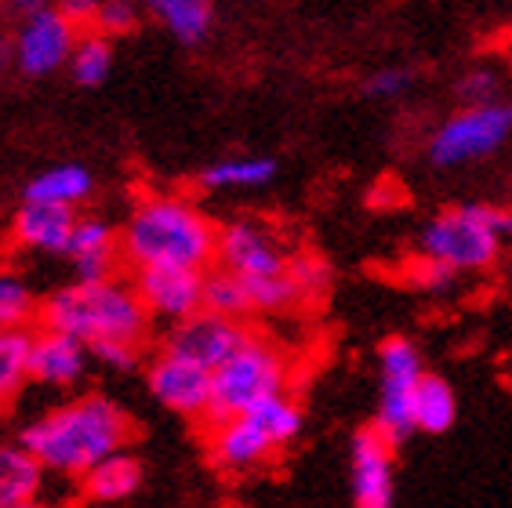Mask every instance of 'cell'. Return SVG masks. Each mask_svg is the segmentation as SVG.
I'll return each mask as SVG.
<instances>
[{"label":"cell","instance_id":"6da1fadb","mask_svg":"<svg viewBox=\"0 0 512 508\" xmlns=\"http://www.w3.org/2000/svg\"><path fill=\"white\" fill-rule=\"evenodd\" d=\"M135 432V418L117 400H109L106 392H84L30 421L19 447L30 450L44 472L80 479L99 461L128 450Z\"/></svg>","mask_w":512,"mask_h":508},{"label":"cell","instance_id":"7a4b0ae2","mask_svg":"<svg viewBox=\"0 0 512 508\" xmlns=\"http://www.w3.org/2000/svg\"><path fill=\"white\" fill-rule=\"evenodd\" d=\"M120 258L131 269L178 265L207 273L218 258V225L186 196L149 193L120 229Z\"/></svg>","mask_w":512,"mask_h":508},{"label":"cell","instance_id":"3957f363","mask_svg":"<svg viewBox=\"0 0 512 508\" xmlns=\"http://www.w3.org/2000/svg\"><path fill=\"white\" fill-rule=\"evenodd\" d=\"M40 331H55L66 338H77L80 345L124 342L146 345L153 320L146 305L131 287V280H106V284H66L40 298Z\"/></svg>","mask_w":512,"mask_h":508},{"label":"cell","instance_id":"277c9868","mask_svg":"<svg viewBox=\"0 0 512 508\" xmlns=\"http://www.w3.org/2000/svg\"><path fill=\"white\" fill-rule=\"evenodd\" d=\"M512 236V207L502 204H458L433 215L418 233V251L429 262L447 265L451 273L491 269Z\"/></svg>","mask_w":512,"mask_h":508},{"label":"cell","instance_id":"5b68a950","mask_svg":"<svg viewBox=\"0 0 512 508\" xmlns=\"http://www.w3.org/2000/svg\"><path fill=\"white\" fill-rule=\"evenodd\" d=\"M291 392V360L266 334L251 331L222 367L211 371V403H207L204 425H226L244 418L269 396Z\"/></svg>","mask_w":512,"mask_h":508},{"label":"cell","instance_id":"8992f818","mask_svg":"<svg viewBox=\"0 0 512 508\" xmlns=\"http://www.w3.org/2000/svg\"><path fill=\"white\" fill-rule=\"evenodd\" d=\"M512 138V102H483V106H462L458 113L436 127L429 138L425 157L440 171L476 164L505 146Z\"/></svg>","mask_w":512,"mask_h":508},{"label":"cell","instance_id":"52a82bcc","mask_svg":"<svg viewBox=\"0 0 512 508\" xmlns=\"http://www.w3.org/2000/svg\"><path fill=\"white\" fill-rule=\"evenodd\" d=\"M291 251L284 247V236L262 218H237L218 229V258L215 265L240 280H266L284 276Z\"/></svg>","mask_w":512,"mask_h":508},{"label":"cell","instance_id":"ba28073f","mask_svg":"<svg viewBox=\"0 0 512 508\" xmlns=\"http://www.w3.org/2000/svg\"><path fill=\"white\" fill-rule=\"evenodd\" d=\"M146 389L149 396L186 421H204L207 403H211V371L200 363L178 356V352L160 349L146 367Z\"/></svg>","mask_w":512,"mask_h":508},{"label":"cell","instance_id":"9c48e42d","mask_svg":"<svg viewBox=\"0 0 512 508\" xmlns=\"http://www.w3.org/2000/svg\"><path fill=\"white\" fill-rule=\"evenodd\" d=\"M131 287L146 305L149 320L186 323L189 316L204 313V273L200 269H178V265H153L135 269Z\"/></svg>","mask_w":512,"mask_h":508},{"label":"cell","instance_id":"30bf717a","mask_svg":"<svg viewBox=\"0 0 512 508\" xmlns=\"http://www.w3.org/2000/svg\"><path fill=\"white\" fill-rule=\"evenodd\" d=\"M349 490L353 508H396V450L371 425L349 440Z\"/></svg>","mask_w":512,"mask_h":508},{"label":"cell","instance_id":"8fae6325","mask_svg":"<svg viewBox=\"0 0 512 508\" xmlns=\"http://www.w3.org/2000/svg\"><path fill=\"white\" fill-rule=\"evenodd\" d=\"M77 26L62 19L59 11H40L33 19H22V30L15 33V69L22 77H51L55 69L69 66V55L77 48Z\"/></svg>","mask_w":512,"mask_h":508},{"label":"cell","instance_id":"7c38bea8","mask_svg":"<svg viewBox=\"0 0 512 508\" xmlns=\"http://www.w3.org/2000/svg\"><path fill=\"white\" fill-rule=\"evenodd\" d=\"M251 334L247 323L226 320L215 313H197L189 316L186 323H175L164 338V349L186 356V360L200 363L204 371H215L244 345V338Z\"/></svg>","mask_w":512,"mask_h":508},{"label":"cell","instance_id":"4fadbf2b","mask_svg":"<svg viewBox=\"0 0 512 508\" xmlns=\"http://www.w3.org/2000/svg\"><path fill=\"white\" fill-rule=\"evenodd\" d=\"M273 454V440L251 414L207 429V461L226 476H244V472L262 469Z\"/></svg>","mask_w":512,"mask_h":508},{"label":"cell","instance_id":"5bb4252c","mask_svg":"<svg viewBox=\"0 0 512 508\" xmlns=\"http://www.w3.org/2000/svg\"><path fill=\"white\" fill-rule=\"evenodd\" d=\"M66 258L73 262L77 284H106V280H117L120 229H113V222H106L102 215H77Z\"/></svg>","mask_w":512,"mask_h":508},{"label":"cell","instance_id":"9a60e30c","mask_svg":"<svg viewBox=\"0 0 512 508\" xmlns=\"http://www.w3.org/2000/svg\"><path fill=\"white\" fill-rule=\"evenodd\" d=\"M91 352L77 338L55 331H33L30 338V381L48 389H73L88 374Z\"/></svg>","mask_w":512,"mask_h":508},{"label":"cell","instance_id":"2e32d148","mask_svg":"<svg viewBox=\"0 0 512 508\" xmlns=\"http://www.w3.org/2000/svg\"><path fill=\"white\" fill-rule=\"evenodd\" d=\"M73 225H77V211H69V207L22 200V207L11 218V240L15 247L33 254H66Z\"/></svg>","mask_w":512,"mask_h":508},{"label":"cell","instance_id":"e0dca14e","mask_svg":"<svg viewBox=\"0 0 512 508\" xmlns=\"http://www.w3.org/2000/svg\"><path fill=\"white\" fill-rule=\"evenodd\" d=\"M142 479H146L142 461L131 450H120V454L99 461L95 469H88L80 476V494L88 501H95V505H120V501L135 498Z\"/></svg>","mask_w":512,"mask_h":508},{"label":"cell","instance_id":"ac0fdd59","mask_svg":"<svg viewBox=\"0 0 512 508\" xmlns=\"http://www.w3.org/2000/svg\"><path fill=\"white\" fill-rule=\"evenodd\" d=\"M91 193H95V178H91L88 167L84 164H55V167L40 171V175H33L30 182H26L22 200L77 211Z\"/></svg>","mask_w":512,"mask_h":508},{"label":"cell","instance_id":"d6986e66","mask_svg":"<svg viewBox=\"0 0 512 508\" xmlns=\"http://www.w3.org/2000/svg\"><path fill=\"white\" fill-rule=\"evenodd\" d=\"M44 476L48 472L40 469V461L30 450L19 443H4L0 447V508L37 505Z\"/></svg>","mask_w":512,"mask_h":508},{"label":"cell","instance_id":"ffe728a7","mask_svg":"<svg viewBox=\"0 0 512 508\" xmlns=\"http://www.w3.org/2000/svg\"><path fill=\"white\" fill-rule=\"evenodd\" d=\"M411 414L414 432H425V436H444L447 429H454V421H458V396H454L451 381L425 371V378L411 392Z\"/></svg>","mask_w":512,"mask_h":508},{"label":"cell","instance_id":"44dd1931","mask_svg":"<svg viewBox=\"0 0 512 508\" xmlns=\"http://www.w3.org/2000/svg\"><path fill=\"white\" fill-rule=\"evenodd\" d=\"M146 11L186 48H197L200 40H207L215 22L211 0H146Z\"/></svg>","mask_w":512,"mask_h":508},{"label":"cell","instance_id":"7402d4cb","mask_svg":"<svg viewBox=\"0 0 512 508\" xmlns=\"http://www.w3.org/2000/svg\"><path fill=\"white\" fill-rule=\"evenodd\" d=\"M280 171L273 157H226L200 171V186L211 193H233V189H262Z\"/></svg>","mask_w":512,"mask_h":508},{"label":"cell","instance_id":"603a6c76","mask_svg":"<svg viewBox=\"0 0 512 508\" xmlns=\"http://www.w3.org/2000/svg\"><path fill=\"white\" fill-rule=\"evenodd\" d=\"M425 378V356L422 349L404 338V334H389L378 345V381L389 392H414V385Z\"/></svg>","mask_w":512,"mask_h":508},{"label":"cell","instance_id":"cb8c5ba5","mask_svg":"<svg viewBox=\"0 0 512 508\" xmlns=\"http://www.w3.org/2000/svg\"><path fill=\"white\" fill-rule=\"evenodd\" d=\"M247 414L266 429V436L273 440L276 450L291 447V443L302 436V429H306V411H302V403H298L291 392L269 396V400H262L255 411H247Z\"/></svg>","mask_w":512,"mask_h":508},{"label":"cell","instance_id":"d4e9b609","mask_svg":"<svg viewBox=\"0 0 512 508\" xmlns=\"http://www.w3.org/2000/svg\"><path fill=\"white\" fill-rule=\"evenodd\" d=\"M204 313L226 316V320L244 323L247 316H255L251 309V294L240 276L226 273V269H207L204 273Z\"/></svg>","mask_w":512,"mask_h":508},{"label":"cell","instance_id":"484cf974","mask_svg":"<svg viewBox=\"0 0 512 508\" xmlns=\"http://www.w3.org/2000/svg\"><path fill=\"white\" fill-rule=\"evenodd\" d=\"M30 338L33 331H0V411L19 400L30 381Z\"/></svg>","mask_w":512,"mask_h":508},{"label":"cell","instance_id":"4316f807","mask_svg":"<svg viewBox=\"0 0 512 508\" xmlns=\"http://www.w3.org/2000/svg\"><path fill=\"white\" fill-rule=\"evenodd\" d=\"M40 320V298L15 273H0V331H30Z\"/></svg>","mask_w":512,"mask_h":508},{"label":"cell","instance_id":"83f0119b","mask_svg":"<svg viewBox=\"0 0 512 508\" xmlns=\"http://www.w3.org/2000/svg\"><path fill=\"white\" fill-rule=\"evenodd\" d=\"M287 280L295 287L298 302H324L331 284H335V269L327 262L324 254L316 251H295L291 262H287Z\"/></svg>","mask_w":512,"mask_h":508},{"label":"cell","instance_id":"f1b7e54d","mask_svg":"<svg viewBox=\"0 0 512 508\" xmlns=\"http://www.w3.org/2000/svg\"><path fill=\"white\" fill-rule=\"evenodd\" d=\"M69 73L80 88H102L113 73V44L102 33H88L77 40V48L69 55Z\"/></svg>","mask_w":512,"mask_h":508},{"label":"cell","instance_id":"f546056e","mask_svg":"<svg viewBox=\"0 0 512 508\" xmlns=\"http://www.w3.org/2000/svg\"><path fill=\"white\" fill-rule=\"evenodd\" d=\"M142 19V8H138V0H102L99 15H95V30L102 37H128L131 30L138 26Z\"/></svg>","mask_w":512,"mask_h":508},{"label":"cell","instance_id":"4dcf8cb0","mask_svg":"<svg viewBox=\"0 0 512 508\" xmlns=\"http://www.w3.org/2000/svg\"><path fill=\"white\" fill-rule=\"evenodd\" d=\"M498 88H502V73L491 66H476L458 80V95L465 98V106H483V102H498Z\"/></svg>","mask_w":512,"mask_h":508},{"label":"cell","instance_id":"1f68e13d","mask_svg":"<svg viewBox=\"0 0 512 508\" xmlns=\"http://www.w3.org/2000/svg\"><path fill=\"white\" fill-rule=\"evenodd\" d=\"M411 84H414L411 69L385 66V69H375V73L364 80V95H371V98H400L404 91H411Z\"/></svg>","mask_w":512,"mask_h":508},{"label":"cell","instance_id":"d6a6232c","mask_svg":"<svg viewBox=\"0 0 512 508\" xmlns=\"http://www.w3.org/2000/svg\"><path fill=\"white\" fill-rule=\"evenodd\" d=\"M407 280H411L418 291H429V294H444L454 287V280H458V273H451L447 265L440 262H429V258H418V262L407 269Z\"/></svg>","mask_w":512,"mask_h":508},{"label":"cell","instance_id":"836d02e7","mask_svg":"<svg viewBox=\"0 0 512 508\" xmlns=\"http://www.w3.org/2000/svg\"><path fill=\"white\" fill-rule=\"evenodd\" d=\"M88 352H91V360L117 374H131L138 363H142V349H138V345H124V342H99V345H91Z\"/></svg>","mask_w":512,"mask_h":508},{"label":"cell","instance_id":"e575fe53","mask_svg":"<svg viewBox=\"0 0 512 508\" xmlns=\"http://www.w3.org/2000/svg\"><path fill=\"white\" fill-rule=\"evenodd\" d=\"M102 0H55V11L62 19H69L73 26H84V22H95Z\"/></svg>","mask_w":512,"mask_h":508},{"label":"cell","instance_id":"d590c367","mask_svg":"<svg viewBox=\"0 0 512 508\" xmlns=\"http://www.w3.org/2000/svg\"><path fill=\"white\" fill-rule=\"evenodd\" d=\"M8 4L15 15H22V19H33V15H40V11L55 8V0H8Z\"/></svg>","mask_w":512,"mask_h":508},{"label":"cell","instance_id":"8d00e7d4","mask_svg":"<svg viewBox=\"0 0 512 508\" xmlns=\"http://www.w3.org/2000/svg\"><path fill=\"white\" fill-rule=\"evenodd\" d=\"M15 66V44L8 37H0V73Z\"/></svg>","mask_w":512,"mask_h":508},{"label":"cell","instance_id":"74e56055","mask_svg":"<svg viewBox=\"0 0 512 508\" xmlns=\"http://www.w3.org/2000/svg\"><path fill=\"white\" fill-rule=\"evenodd\" d=\"M15 508H44V505H40V501H37V505H15Z\"/></svg>","mask_w":512,"mask_h":508}]
</instances>
